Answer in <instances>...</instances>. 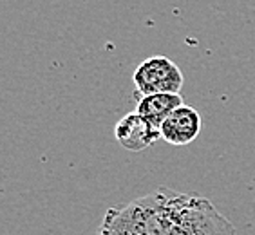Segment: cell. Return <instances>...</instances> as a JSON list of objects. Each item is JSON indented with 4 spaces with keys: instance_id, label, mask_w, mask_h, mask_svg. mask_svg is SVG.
<instances>
[{
    "instance_id": "6da1fadb",
    "label": "cell",
    "mask_w": 255,
    "mask_h": 235,
    "mask_svg": "<svg viewBox=\"0 0 255 235\" xmlns=\"http://www.w3.org/2000/svg\"><path fill=\"white\" fill-rule=\"evenodd\" d=\"M96 235H237V230L206 197L161 186L109 208Z\"/></svg>"
},
{
    "instance_id": "7a4b0ae2",
    "label": "cell",
    "mask_w": 255,
    "mask_h": 235,
    "mask_svg": "<svg viewBox=\"0 0 255 235\" xmlns=\"http://www.w3.org/2000/svg\"><path fill=\"white\" fill-rule=\"evenodd\" d=\"M137 94L179 93L183 87V73L167 56H150L137 65L132 74Z\"/></svg>"
},
{
    "instance_id": "3957f363",
    "label": "cell",
    "mask_w": 255,
    "mask_h": 235,
    "mask_svg": "<svg viewBox=\"0 0 255 235\" xmlns=\"http://www.w3.org/2000/svg\"><path fill=\"white\" fill-rule=\"evenodd\" d=\"M114 137L125 150L141 152L161 137L159 128H156L150 121H147L141 114L130 113L123 116L116 127H114Z\"/></svg>"
},
{
    "instance_id": "277c9868",
    "label": "cell",
    "mask_w": 255,
    "mask_h": 235,
    "mask_svg": "<svg viewBox=\"0 0 255 235\" xmlns=\"http://www.w3.org/2000/svg\"><path fill=\"white\" fill-rule=\"evenodd\" d=\"M159 132H161V139L170 145H176V147L188 145L201 132V116L194 107L183 103L168 114V118L159 127Z\"/></svg>"
},
{
    "instance_id": "5b68a950",
    "label": "cell",
    "mask_w": 255,
    "mask_h": 235,
    "mask_svg": "<svg viewBox=\"0 0 255 235\" xmlns=\"http://www.w3.org/2000/svg\"><path fill=\"white\" fill-rule=\"evenodd\" d=\"M183 105V98L179 93H154L141 94L137 100L136 111L141 114L147 121H150L156 128L161 127V123L168 118V114Z\"/></svg>"
}]
</instances>
